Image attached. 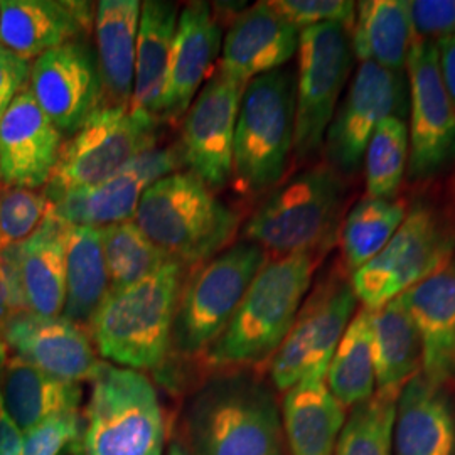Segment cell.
Returning a JSON list of instances; mask_svg holds the SVG:
<instances>
[{"instance_id": "6da1fadb", "label": "cell", "mask_w": 455, "mask_h": 455, "mask_svg": "<svg viewBox=\"0 0 455 455\" xmlns=\"http://www.w3.org/2000/svg\"><path fill=\"white\" fill-rule=\"evenodd\" d=\"M317 253L265 261L218 341L203 355L214 370H236L274 358L309 292Z\"/></svg>"}, {"instance_id": "7a4b0ae2", "label": "cell", "mask_w": 455, "mask_h": 455, "mask_svg": "<svg viewBox=\"0 0 455 455\" xmlns=\"http://www.w3.org/2000/svg\"><path fill=\"white\" fill-rule=\"evenodd\" d=\"M188 268L180 261H167L131 287L108 292L88 325L98 355L122 368H159L171 351Z\"/></svg>"}, {"instance_id": "3957f363", "label": "cell", "mask_w": 455, "mask_h": 455, "mask_svg": "<svg viewBox=\"0 0 455 455\" xmlns=\"http://www.w3.org/2000/svg\"><path fill=\"white\" fill-rule=\"evenodd\" d=\"M133 223L167 259L193 267L227 250L240 214L193 172L180 171L147 188Z\"/></svg>"}, {"instance_id": "277c9868", "label": "cell", "mask_w": 455, "mask_h": 455, "mask_svg": "<svg viewBox=\"0 0 455 455\" xmlns=\"http://www.w3.org/2000/svg\"><path fill=\"white\" fill-rule=\"evenodd\" d=\"M193 455H285L272 395L243 374H223L196 391L186 413Z\"/></svg>"}, {"instance_id": "5b68a950", "label": "cell", "mask_w": 455, "mask_h": 455, "mask_svg": "<svg viewBox=\"0 0 455 455\" xmlns=\"http://www.w3.org/2000/svg\"><path fill=\"white\" fill-rule=\"evenodd\" d=\"M346 196L341 174L327 164L278 184L244 223L243 240L272 259L319 253L336 236Z\"/></svg>"}, {"instance_id": "8992f818", "label": "cell", "mask_w": 455, "mask_h": 455, "mask_svg": "<svg viewBox=\"0 0 455 455\" xmlns=\"http://www.w3.org/2000/svg\"><path fill=\"white\" fill-rule=\"evenodd\" d=\"M295 75L276 69L244 86L233 142V178L244 196L275 189L293 154Z\"/></svg>"}, {"instance_id": "52a82bcc", "label": "cell", "mask_w": 455, "mask_h": 455, "mask_svg": "<svg viewBox=\"0 0 455 455\" xmlns=\"http://www.w3.org/2000/svg\"><path fill=\"white\" fill-rule=\"evenodd\" d=\"M267 260L263 248L243 240L229 244L188 276L174 317L171 349L182 358H203L225 332Z\"/></svg>"}, {"instance_id": "ba28073f", "label": "cell", "mask_w": 455, "mask_h": 455, "mask_svg": "<svg viewBox=\"0 0 455 455\" xmlns=\"http://www.w3.org/2000/svg\"><path fill=\"white\" fill-rule=\"evenodd\" d=\"M92 383L86 455H163V410L146 374L103 363Z\"/></svg>"}, {"instance_id": "9c48e42d", "label": "cell", "mask_w": 455, "mask_h": 455, "mask_svg": "<svg viewBox=\"0 0 455 455\" xmlns=\"http://www.w3.org/2000/svg\"><path fill=\"white\" fill-rule=\"evenodd\" d=\"M159 120L127 105H103L63 144L44 189L48 199L97 186L116 176L139 154L157 144Z\"/></svg>"}, {"instance_id": "30bf717a", "label": "cell", "mask_w": 455, "mask_h": 455, "mask_svg": "<svg viewBox=\"0 0 455 455\" xmlns=\"http://www.w3.org/2000/svg\"><path fill=\"white\" fill-rule=\"evenodd\" d=\"M351 29L341 22H327L300 31L293 133V156L299 163L324 146L325 132L355 63Z\"/></svg>"}, {"instance_id": "8fae6325", "label": "cell", "mask_w": 455, "mask_h": 455, "mask_svg": "<svg viewBox=\"0 0 455 455\" xmlns=\"http://www.w3.org/2000/svg\"><path fill=\"white\" fill-rule=\"evenodd\" d=\"M455 236L437 212L410 210L387 246L349 276L358 302L378 309L452 261Z\"/></svg>"}, {"instance_id": "7c38bea8", "label": "cell", "mask_w": 455, "mask_h": 455, "mask_svg": "<svg viewBox=\"0 0 455 455\" xmlns=\"http://www.w3.org/2000/svg\"><path fill=\"white\" fill-rule=\"evenodd\" d=\"M410 107L407 73L370 61L359 63L324 137L327 165L342 178L358 172L366 146L385 118H405Z\"/></svg>"}, {"instance_id": "4fadbf2b", "label": "cell", "mask_w": 455, "mask_h": 455, "mask_svg": "<svg viewBox=\"0 0 455 455\" xmlns=\"http://www.w3.org/2000/svg\"><path fill=\"white\" fill-rule=\"evenodd\" d=\"M356 307L358 299L349 280L331 278L315 289L270 361L276 390L289 391L304 378H325Z\"/></svg>"}, {"instance_id": "5bb4252c", "label": "cell", "mask_w": 455, "mask_h": 455, "mask_svg": "<svg viewBox=\"0 0 455 455\" xmlns=\"http://www.w3.org/2000/svg\"><path fill=\"white\" fill-rule=\"evenodd\" d=\"M410 98L408 174L425 180L455 159V105L445 90L434 41L415 37L405 66Z\"/></svg>"}, {"instance_id": "9a60e30c", "label": "cell", "mask_w": 455, "mask_h": 455, "mask_svg": "<svg viewBox=\"0 0 455 455\" xmlns=\"http://www.w3.org/2000/svg\"><path fill=\"white\" fill-rule=\"evenodd\" d=\"M243 92L244 86L218 69L182 116L178 147L184 167L214 193L233 178V142Z\"/></svg>"}, {"instance_id": "2e32d148", "label": "cell", "mask_w": 455, "mask_h": 455, "mask_svg": "<svg viewBox=\"0 0 455 455\" xmlns=\"http://www.w3.org/2000/svg\"><path fill=\"white\" fill-rule=\"evenodd\" d=\"M29 92L65 137H73L103 107L97 51L90 39L51 49L31 63Z\"/></svg>"}, {"instance_id": "e0dca14e", "label": "cell", "mask_w": 455, "mask_h": 455, "mask_svg": "<svg viewBox=\"0 0 455 455\" xmlns=\"http://www.w3.org/2000/svg\"><path fill=\"white\" fill-rule=\"evenodd\" d=\"M0 339L17 358L71 383L93 381L103 366L84 327L65 317L22 310L2 329Z\"/></svg>"}, {"instance_id": "ac0fdd59", "label": "cell", "mask_w": 455, "mask_h": 455, "mask_svg": "<svg viewBox=\"0 0 455 455\" xmlns=\"http://www.w3.org/2000/svg\"><path fill=\"white\" fill-rule=\"evenodd\" d=\"M223 31L212 7L193 2L178 19L163 95L157 107L159 122L176 124L195 101L223 46Z\"/></svg>"}, {"instance_id": "d6986e66", "label": "cell", "mask_w": 455, "mask_h": 455, "mask_svg": "<svg viewBox=\"0 0 455 455\" xmlns=\"http://www.w3.org/2000/svg\"><path fill=\"white\" fill-rule=\"evenodd\" d=\"M63 135L24 90L0 118V184L34 189L48 186Z\"/></svg>"}, {"instance_id": "ffe728a7", "label": "cell", "mask_w": 455, "mask_h": 455, "mask_svg": "<svg viewBox=\"0 0 455 455\" xmlns=\"http://www.w3.org/2000/svg\"><path fill=\"white\" fill-rule=\"evenodd\" d=\"M95 7L86 0H2L0 46L31 61L51 49L90 39Z\"/></svg>"}, {"instance_id": "44dd1931", "label": "cell", "mask_w": 455, "mask_h": 455, "mask_svg": "<svg viewBox=\"0 0 455 455\" xmlns=\"http://www.w3.org/2000/svg\"><path fill=\"white\" fill-rule=\"evenodd\" d=\"M300 31L272 2H259L235 17L223 41L220 71L246 86L261 75L282 69L299 49Z\"/></svg>"}, {"instance_id": "7402d4cb", "label": "cell", "mask_w": 455, "mask_h": 455, "mask_svg": "<svg viewBox=\"0 0 455 455\" xmlns=\"http://www.w3.org/2000/svg\"><path fill=\"white\" fill-rule=\"evenodd\" d=\"M422 346V376L442 388L455 378V265L400 295Z\"/></svg>"}, {"instance_id": "603a6c76", "label": "cell", "mask_w": 455, "mask_h": 455, "mask_svg": "<svg viewBox=\"0 0 455 455\" xmlns=\"http://www.w3.org/2000/svg\"><path fill=\"white\" fill-rule=\"evenodd\" d=\"M71 225L51 208L41 227L16 244L19 289L24 309L41 317H61L66 300V240Z\"/></svg>"}, {"instance_id": "cb8c5ba5", "label": "cell", "mask_w": 455, "mask_h": 455, "mask_svg": "<svg viewBox=\"0 0 455 455\" xmlns=\"http://www.w3.org/2000/svg\"><path fill=\"white\" fill-rule=\"evenodd\" d=\"M140 11L139 0H101L95 7L93 31L103 105L131 107Z\"/></svg>"}, {"instance_id": "d4e9b609", "label": "cell", "mask_w": 455, "mask_h": 455, "mask_svg": "<svg viewBox=\"0 0 455 455\" xmlns=\"http://www.w3.org/2000/svg\"><path fill=\"white\" fill-rule=\"evenodd\" d=\"M393 443L395 455H455L451 400L422 373L408 381L398 398Z\"/></svg>"}, {"instance_id": "484cf974", "label": "cell", "mask_w": 455, "mask_h": 455, "mask_svg": "<svg viewBox=\"0 0 455 455\" xmlns=\"http://www.w3.org/2000/svg\"><path fill=\"white\" fill-rule=\"evenodd\" d=\"M0 396L5 411L24 435L49 419L78 411L83 390L80 383L54 378L12 356L0 370Z\"/></svg>"}, {"instance_id": "4316f807", "label": "cell", "mask_w": 455, "mask_h": 455, "mask_svg": "<svg viewBox=\"0 0 455 455\" xmlns=\"http://www.w3.org/2000/svg\"><path fill=\"white\" fill-rule=\"evenodd\" d=\"M282 417L291 455H334L346 408L329 391L325 378H304L285 391Z\"/></svg>"}, {"instance_id": "83f0119b", "label": "cell", "mask_w": 455, "mask_h": 455, "mask_svg": "<svg viewBox=\"0 0 455 455\" xmlns=\"http://www.w3.org/2000/svg\"><path fill=\"white\" fill-rule=\"evenodd\" d=\"M376 391L400 396L410 379L422 373V346L400 297L370 310Z\"/></svg>"}, {"instance_id": "f1b7e54d", "label": "cell", "mask_w": 455, "mask_h": 455, "mask_svg": "<svg viewBox=\"0 0 455 455\" xmlns=\"http://www.w3.org/2000/svg\"><path fill=\"white\" fill-rule=\"evenodd\" d=\"M178 19L180 9L174 2L147 0L142 4L131 100L133 112H144L157 118Z\"/></svg>"}, {"instance_id": "f546056e", "label": "cell", "mask_w": 455, "mask_h": 455, "mask_svg": "<svg viewBox=\"0 0 455 455\" xmlns=\"http://www.w3.org/2000/svg\"><path fill=\"white\" fill-rule=\"evenodd\" d=\"M415 39L408 0H364L356 4L351 29L355 58L403 73Z\"/></svg>"}, {"instance_id": "4dcf8cb0", "label": "cell", "mask_w": 455, "mask_h": 455, "mask_svg": "<svg viewBox=\"0 0 455 455\" xmlns=\"http://www.w3.org/2000/svg\"><path fill=\"white\" fill-rule=\"evenodd\" d=\"M146 186L129 171L97 186L66 191L49 199L51 212L71 227L105 228L135 220Z\"/></svg>"}, {"instance_id": "1f68e13d", "label": "cell", "mask_w": 455, "mask_h": 455, "mask_svg": "<svg viewBox=\"0 0 455 455\" xmlns=\"http://www.w3.org/2000/svg\"><path fill=\"white\" fill-rule=\"evenodd\" d=\"M110 292L97 228L69 227L66 240V300L61 317L88 327Z\"/></svg>"}, {"instance_id": "d6a6232c", "label": "cell", "mask_w": 455, "mask_h": 455, "mask_svg": "<svg viewBox=\"0 0 455 455\" xmlns=\"http://www.w3.org/2000/svg\"><path fill=\"white\" fill-rule=\"evenodd\" d=\"M325 385L346 410L373 396L376 370L370 310H358L344 331L327 368Z\"/></svg>"}, {"instance_id": "836d02e7", "label": "cell", "mask_w": 455, "mask_h": 455, "mask_svg": "<svg viewBox=\"0 0 455 455\" xmlns=\"http://www.w3.org/2000/svg\"><path fill=\"white\" fill-rule=\"evenodd\" d=\"M407 204L400 199L364 196L347 212L341 231L342 259L349 274L376 257L407 218Z\"/></svg>"}, {"instance_id": "e575fe53", "label": "cell", "mask_w": 455, "mask_h": 455, "mask_svg": "<svg viewBox=\"0 0 455 455\" xmlns=\"http://www.w3.org/2000/svg\"><path fill=\"white\" fill-rule=\"evenodd\" d=\"M98 231L110 292L131 287L171 261L133 221L100 228Z\"/></svg>"}, {"instance_id": "d590c367", "label": "cell", "mask_w": 455, "mask_h": 455, "mask_svg": "<svg viewBox=\"0 0 455 455\" xmlns=\"http://www.w3.org/2000/svg\"><path fill=\"white\" fill-rule=\"evenodd\" d=\"M408 154L407 122L398 116L379 122L363 157L366 196L395 199L407 172Z\"/></svg>"}, {"instance_id": "8d00e7d4", "label": "cell", "mask_w": 455, "mask_h": 455, "mask_svg": "<svg viewBox=\"0 0 455 455\" xmlns=\"http://www.w3.org/2000/svg\"><path fill=\"white\" fill-rule=\"evenodd\" d=\"M398 398L374 393L353 408L342 425L334 455H391Z\"/></svg>"}, {"instance_id": "74e56055", "label": "cell", "mask_w": 455, "mask_h": 455, "mask_svg": "<svg viewBox=\"0 0 455 455\" xmlns=\"http://www.w3.org/2000/svg\"><path fill=\"white\" fill-rule=\"evenodd\" d=\"M48 196L0 184V248L26 242L48 216Z\"/></svg>"}, {"instance_id": "f35d334b", "label": "cell", "mask_w": 455, "mask_h": 455, "mask_svg": "<svg viewBox=\"0 0 455 455\" xmlns=\"http://www.w3.org/2000/svg\"><path fill=\"white\" fill-rule=\"evenodd\" d=\"M272 5L299 31L327 22L353 28L356 19V2L351 0H274Z\"/></svg>"}, {"instance_id": "ab89813d", "label": "cell", "mask_w": 455, "mask_h": 455, "mask_svg": "<svg viewBox=\"0 0 455 455\" xmlns=\"http://www.w3.org/2000/svg\"><path fill=\"white\" fill-rule=\"evenodd\" d=\"M80 427L78 411L49 419L24 434L20 455H60L66 445L78 440Z\"/></svg>"}, {"instance_id": "60d3db41", "label": "cell", "mask_w": 455, "mask_h": 455, "mask_svg": "<svg viewBox=\"0 0 455 455\" xmlns=\"http://www.w3.org/2000/svg\"><path fill=\"white\" fill-rule=\"evenodd\" d=\"M413 34L425 41L455 36V0H410Z\"/></svg>"}, {"instance_id": "b9f144b4", "label": "cell", "mask_w": 455, "mask_h": 455, "mask_svg": "<svg viewBox=\"0 0 455 455\" xmlns=\"http://www.w3.org/2000/svg\"><path fill=\"white\" fill-rule=\"evenodd\" d=\"M182 167L184 161L180 156V147H152L139 154L125 167V171L133 174L147 189L154 182L180 172Z\"/></svg>"}, {"instance_id": "7bdbcfd3", "label": "cell", "mask_w": 455, "mask_h": 455, "mask_svg": "<svg viewBox=\"0 0 455 455\" xmlns=\"http://www.w3.org/2000/svg\"><path fill=\"white\" fill-rule=\"evenodd\" d=\"M31 61L0 46V118L29 83Z\"/></svg>"}, {"instance_id": "ee69618b", "label": "cell", "mask_w": 455, "mask_h": 455, "mask_svg": "<svg viewBox=\"0 0 455 455\" xmlns=\"http://www.w3.org/2000/svg\"><path fill=\"white\" fill-rule=\"evenodd\" d=\"M24 309L19 289L16 244L0 248V332L5 324Z\"/></svg>"}, {"instance_id": "f6af8a7d", "label": "cell", "mask_w": 455, "mask_h": 455, "mask_svg": "<svg viewBox=\"0 0 455 455\" xmlns=\"http://www.w3.org/2000/svg\"><path fill=\"white\" fill-rule=\"evenodd\" d=\"M440 76L455 105V36L435 41Z\"/></svg>"}, {"instance_id": "bcb514c9", "label": "cell", "mask_w": 455, "mask_h": 455, "mask_svg": "<svg viewBox=\"0 0 455 455\" xmlns=\"http://www.w3.org/2000/svg\"><path fill=\"white\" fill-rule=\"evenodd\" d=\"M2 370V366H0ZM24 435L5 411L0 396V455H20Z\"/></svg>"}, {"instance_id": "7dc6e473", "label": "cell", "mask_w": 455, "mask_h": 455, "mask_svg": "<svg viewBox=\"0 0 455 455\" xmlns=\"http://www.w3.org/2000/svg\"><path fill=\"white\" fill-rule=\"evenodd\" d=\"M169 455H189V452L184 445H180V442H174L169 449Z\"/></svg>"}, {"instance_id": "c3c4849f", "label": "cell", "mask_w": 455, "mask_h": 455, "mask_svg": "<svg viewBox=\"0 0 455 455\" xmlns=\"http://www.w3.org/2000/svg\"><path fill=\"white\" fill-rule=\"evenodd\" d=\"M7 351H9L7 346L0 339V366H4V363L7 361Z\"/></svg>"}]
</instances>
